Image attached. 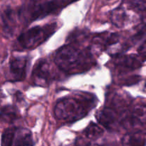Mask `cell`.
<instances>
[{"label": "cell", "mask_w": 146, "mask_h": 146, "mask_svg": "<svg viewBox=\"0 0 146 146\" xmlns=\"http://www.w3.org/2000/svg\"><path fill=\"white\" fill-rule=\"evenodd\" d=\"M56 22L43 26H36L20 34L17 38L19 45L25 49H34L45 42L56 31Z\"/></svg>", "instance_id": "cell-3"}, {"label": "cell", "mask_w": 146, "mask_h": 146, "mask_svg": "<svg viewBox=\"0 0 146 146\" xmlns=\"http://www.w3.org/2000/svg\"><path fill=\"white\" fill-rule=\"evenodd\" d=\"M104 133V131L100 125L94 122L86 127L84 131V134L87 138L91 140H96L102 136Z\"/></svg>", "instance_id": "cell-13"}, {"label": "cell", "mask_w": 146, "mask_h": 146, "mask_svg": "<svg viewBox=\"0 0 146 146\" xmlns=\"http://www.w3.org/2000/svg\"><path fill=\"white\" fill-rule=\"evenodd\" d=\"M28 60L26 56L14 57L9 64V72L14 81H24L27 76Z\"/></svg>", "instance_id": "cell-8"}, {"label": "cell", "mask_w": 146, "mask_h": 146, "mask_svg": "<svg viewBox=\"0 0 146 146\" xmlns=\"http://www.w3.org/2000/svg\"><path fill=\"white\" fill-rule=\"evenodd\" d=\"M145 60L140 56L124 55L118 56L114 61L115 69L119 73L132 71L140 68L143 64Z\"/></svg>", "instance_id": "cell-5"}, {"label": "cell", "mask_w": 146, "mask_h": 146, "mask_svg": "<svg viewBox=\"0 0 146 146\" xmlns=\"http://www.w3.org/2000/svg\"><path fill=\"white\" fill-rule=\"evenodd\" d=\"M104 1H106V2H109V1H112V0H104Z\"/></svg>", "instance_id": "cell-19"}, {"label": "cell", "mask_w": 146, "mask_h": 146, "mask_svg": "<svg viewBox=\"0 0 146 146\" xmlns=\"http://www.w3.org/2000/svg\"><path fill=\"white\" fill-rule=\"evenodd\" d=\"M96 98L89 94L68 96L58 100L54 107L56 119L73 123L84 118L96 106Z\"/></svg>", "instance_id": "cell-2"}, {"label": "cell", "mask_w": 146, "mask_h": 146, "mask_svg": "<svg viewBox=\"0 0 146 146\" xmlns=\"http://www.w3.org/2000/svg\"><path fill=\"white\" fill-rule=\"evenodd\" d=\"M88 146H108L106 145H102V144H94V145H91Z\"/></svg>", "instance_id": "cell-18"}, {"label": "cell", "mask_w": 146, "mask_h": 146, "mask_svg": "<svg viewBox=\"0 0 146 146\" xmlns=\"http://www.w3.org/2000/svg\"><path fill=\"white\" fill-rule=\"evenodd\" d=\"M2 21L4 32L6 35L11 36L13 34L14 29V12L10 9L4 10L2 14Z\"/></svg>", "instance_id": "cell-11"}, {"label": "cell", "mask_w": 146, "mask_h": 146, "mask_svg": "<svg viewBox=\"0 0 146 146\" xmlns=\"http://www.w3.org/2000/svg\"><path fill=\"white\" fill-rule=\"evenodd\" d=\"M32 79L36 84L46 85L53 79L49 64L46 60L37 61L32 72Z\"/></svg>", "instance_id": "cell-6"}, {"label": "cell", "mask_w": 146, "mask_h": 146, "mask_svg": "<svg viewBox=\"0 0 146 146\" xmlns=\"http://www.w3.org/2000/svg\"><path fill=\"white\" fill-rule=\"evenodd\" d=\"M123 143L127 146H145V133L137 131L128 133L123 138Z\"/></svg>", "instance_id": "cell-10"}, {"label": "cell", "mask_w": 146, "mask_h": 146, "mask_svg": "<svg viewBox=\"0 0 146 146\" xmlns=\"http://www.w3.org/2000/svg\"><path fill=\"white\" fill-rule=\"evenodd\" d=\"M17 128H9L3 133L1 140V146H11L14 141Z\"/></svg>", "instance_id": "cell-15"}, {"label": "cell", "mask_w": 146, "mask_h": 146, "mask_svg": "<svg viewBox=\"0 0 146 146\" xmlns=\"http://www.w3.org/2000/svg\"><path fill=\"white\" fill-rule=\"evenodd\" d=\"M19 117V112L16 107L7 106L2 108L0 111V121L6 123L14 122Z\"/></svg>", "instance_id": "cell-12"}, {"label": "cell", "mask_w": 146, "mask_h": 146, "mask_svg": "<svg viewBox=\"0 0 146 146\" xmlns=\"http://www.w3.org/2000/svg\"><path fill=\"white\" fill-rule=\"evenodd\" d=\"M112 21L117 27H123L127 19V14L122 7H118L113 10L111 14Z\"/></svg>", "instance_id": "cell-14"}, {"label": "cell", "mask_w": 146, "mask_h": 146, "mask_svg": "<svg viewBox=\"0 0 146 146\" xmlns=\"http://www.w3.org/2000/svg\"><path fill=\"white\" fill-rule=\"evenodd\" d=\"M96 118L98 122L108 130L113 129L121 122L119 113L112 107H104L100 110L97 113Z\"/></svg>", "instance_id": "cell-7"}, {"label": "cell", "mask_w": 146, "mask_h": 146, "mask_svg": "<svg viewBox=\"0 0 146 146\" xmlns=\"http://www.w3.org/2000/svg\"><path fill=\"white\" fill-rule=\"evenodd\" d=\"M140 79H141V77L140 76H133L125 78L124 81H123L121 84H123V85L131 86L132 84H137L140 81Z\"/></svg>", "instance_id": "cell-16"}, {"label": "cell", "mask_w": 146, "mask_h": 146, "mask_svg": "<svg viewBox=\"0 0 146 146\" xmlns=\"http://www.w3.org/2000/svg\"><path fill=\"white\" fill-rule=\"evenodd\" d=\"M11 146H34L31 131L26 128H17Z\"/></svg>", "instance_id": "cell-9"}, {"label": "cell", "mask_w": 146, "mask_h": 146, "mask_svg": "<svg viewBox=\"0 0 146 146\" xmlns=\"http://www.w3.org/2000/svg\"><path fill=\"white\" fill-rule=\"evenodd\" d=\"M54 61L57 66L68 74H81L95 65V58L90 50L72 44L64 45L56 52Z\"/></svg>", "instance_id": "cell-1"}, {"label": "cell", "mask_w": 146, "mask_h": 146, "mask_svg": "<svg viewBox=\"0 0 146 146\" xmlns=\"http://www.w3.org/2000/svg\"><path fill=\"white\" fill-rule=\"evenodd\" d=\"M138 52L140 54V56L143 58V60H145V42H143V44L141 46L140 48L138 49Z\"/></svg>", "instance_id": "cell-17"}, {"label": "cell", "mask_w": 146, "mask_h": 146, "mask_svg": "<svg viewBox=\"0 0 146 146\" xmlns=\"http://www.w3.org/2000/svg\"><path fill=\"white\" fill-rule=\"evenodd\" d=\"M78 0H49L36 5L31 13V20L44 18Z\"/></svg>", "instance_id": "cell-4"}]
</instances>
